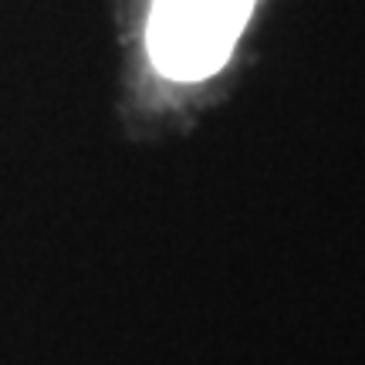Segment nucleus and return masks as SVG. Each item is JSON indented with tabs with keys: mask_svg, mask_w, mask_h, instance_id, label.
<instances>
[{
	"mask_svg": "<svg viewBox=\"0 0 365 365\" xmlns=\"http://www.w3.org/2000/svg\"><path fill=\"white\" fill-rule=\"evenodd\" d=\"M254 0H153L149 54L176 81L213 75L230 58Z\"/></svg>",
	"mask_w": 365,
	"mask_h": 365,
	"instance_id": "f257e3e1",
	"label": "nucleus"
}]
</instances>
